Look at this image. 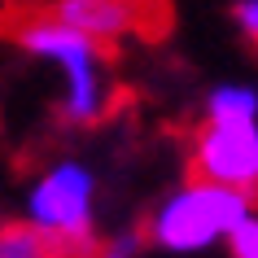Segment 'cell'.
<instances>
[{
	"label": "cell",
	"mask_w": 258,
	"mask_h": 258,
	"mask_svg": "<svg viewBox=\"0 0 258 258\" xmlns=\"http://www.w3.org/2000/svg\"><path fill=\"white\" fill-rule=\"evenodd\" d=\"M48 14L109 48L136 35H153L166 18V5L162 0H48Z\"/></svg>",
	"instance_id": "obj_5"
},
{
	"label": "cell",
	"mask_w": 258,
	"mask_h": 258,
	"mask_svg": "<svg viewBox=\"0 0 258 258\" xmlns=\"http://www.w3.org/2000/svg\"><path fill=\"white\" fill-rule=\"evenodd\" d=\"M5 31H9V40L27 57L61 70L57 118L66 122V127H96V122H105L114 114L118 83H114V70H109L105 44H96L83 31L66 27L61 18L48 14V5L14 14Z\"/></svg>",
	"instance_id": "obj_1"
},
{
	"label": "cell",
	"mask_w": 258,
	"mask_h": 258,
	"mask_svg": "<svg viewBox=\"0 0 258 258\" xmlns=\"http://www.w3.org/2000/svg\"><path fill=\"white\" fill-rule=\"evenodd\" d=\"M202 118L258 122V88H249V83H215L202 101Z\"/></svg>",
	"instance_id": "obj_6"
},
{
	"label": "cell",
	"mask_w": 258,
	"mask_h": 258,
	"mask_svg": "<svg viewBox=\"0 0 258 258\" xmlns=\"http://www.w3.org/2000/svg\"><path fill=\"white\" fill-rule=\"evenodd\" d=\"M192 179H210L258 202V122L202 118L188 140Z\"/></svg>",
	"instance_id": "obj_4"
},
{
	"label": "cell",
	"mask_w": 258,
	"mask_h": 258,
	"mask_svg": "<svg viewBox=\"0 0 258 258\" xmlns=\"http://www.w3.org/2000/svg\"><path fill=\"white\" fill-rule=\"evenodd\" d=\"M254 210L258 202L236 188H223V184H210V179H184L179 188H171L149 210L140 232L153 249L188 258V254H206L215 245H228V236Z\"/></svg>",
	"instance_id": "obj_3"
},
{
	"label": "cell",
	"mask_w": 258,
	"mask_h": 258,
	"mask_svg": "<svg viewBox=\"0 0 258 258\" xmlns=\"http://www.w3.org/2000/svg\"><path fill=\"white\" fill-rule=\"evenodd\" d=\"M0 258H53V254H48V245L18 219V223H5V228H0Z\"/></svg>",
	"instance_id": "obj_7"
},
{
	"label": "cell",
	"mask_w": 258,
	"mask_h": 258,
	"mask_svg": "<svg viewBox=\"0 0 258 258\" xmlns=\"http://www.w3.org/2000/svg\"><path fill=\"white\" fill-rule=\"evenodd\" d=\"M27 223L53 258H92L101 249V179L83 158H53L22 192Z\"/></svg>",
	"instance_id": "obj_2"
},
{
	"label": "cell",
	"mask_w": 258,
	"mask_h": 258,
	"mask_svg": "<svg viewBox=\"0 0 258 258\" xmlns=\"http://www.w3.org/2000/svg\"><path fill=\"white\" fill-rule=\"evenodd\" d=\"M228 14H232V27L241 31V40L258 48V0H232Z\"/></svg>",
	"instance_id": "obj_10"
},
{
	"label": "cell",
	"mask_w": 258,
	"mask_h": 258,
	"mask_svg": "<svg viewBox=\"0 0 258 258\" xmlns=\"http://www.w3.org/2000/svg\"><path fill=\"white\" fill-rule=\"evenodd\" d=\"M228 258H258V210L228 236Z\"/></svg>",
	"instance_id": "obj_9"
},
{
	"label": "cell",
	"mask_w": 258,
	"mask_h": 258,
	"mask_svg": "<svg viewBox=\"0 0 258 258\" xmlns=\"http://www.w3.org/2000/svg\"><path fill=\"white\" fill-rule=\"evenodd\" d=\"M145 249H149L145 232L122 228V232H114V236H105V241H101V249H96L92 258H140Z\"/></svg>",
	"instance_id": "obj_8"
}]
</instances>
